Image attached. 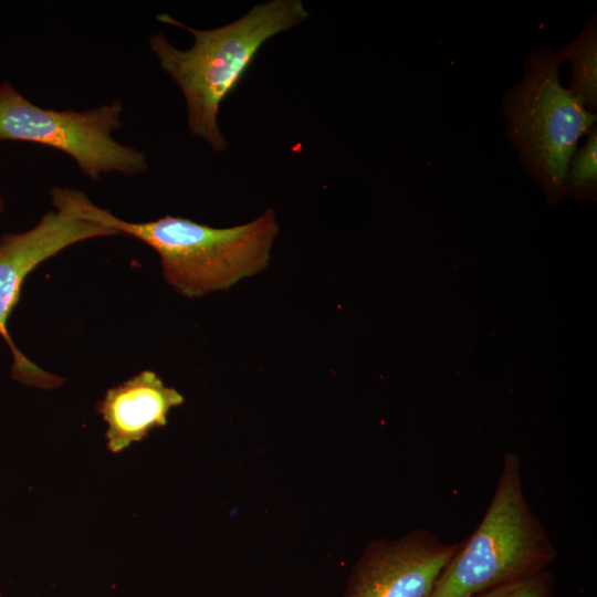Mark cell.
I'll use <instances>...</instances> for the list:
<instances>
[{
	"instance_id": "3",
	"label": "cell",
	"mask_w": 597,
	"mask_h": 597,
	"mask_svg": "<svg viewBox=\"0 0 597 597\" xmlns=\"http://www.w3.org/2000/svg\"><path fill=\"white\" fill-rule=\"evenodd\" d=\"M556 557L544 524L526 500L521 459L507 452L482 520L460 543L430 597H471L547 569Z\"/></svg>"
},
{
	"instance_id": "1",
	"label": "cell",
	"mask_w": 597,
	"mask_h": 597,
	"mask_svg": "<svg viewBox=\"0 0 597 597\" xmlns=\"http://www.w3.org/2000/svg\"><path fill=\"white\" fill-rule=\"evenodd\" d=\"M51 198L54 208L153 248L160 256L166 281L187 297L227 290L264 270L279 232L273 209L244 224L213 228L168 214L146 222L125 221L95 206L85 193L70 188H52Z\"/></svg>"
},
{
	"instance_id": "7",
	"label": "cell",
	"mask_w": 597,
	"mask_h": 597,
	"mask_svg": "<svg viewBox=\"0 0 597 597\" xmlns=\"http://www.w3.org/2000/svg\"><path fill=\"white\" fill-rule=\"evenodd\" d=\"M460 543L427 528L369 542L354 565L343 597H430Z\"/></svg>"
},
{
	"instance_id": "2",
	"label": "cell",
	"mask_w": 597,
	"mask_h": 597,
	"mask_svg": "<svg viewBox=\"0 0 597 597\" xmlns=\"http://www.w3.org/2000/svg\"><path fill=\"white\" fill-rule=\"evenodd\" d=\"M310 12L301 0H270L240 19L210 30L190 28L167 13L156 19L193 35L188 50L175 48L161 34L150 38L160 67L178 84L186 105L190 133L223 151L228 140L218 125L223 100L237 87L260 48L272 36L305 22Z\"/></svg>"
},
{
	"instance_id": "9",
	"label": "cell",
	"mask_w": 597,
	"mask_h": 597,
	"mask_svg": "<svg viewBox=\"0 0 597 597\" xmlns=\"http://www.w3.org/2000/svg\"><path fill=\"white\" fill-rule=\"evenodd\" d=\"M558 61H570L569 90L593 112L597 106V29L596 20L589 21L582 33L567 46L556 52Z\"/></svg>"
},
{
	"instance_id": "12",
	"label": "cell",
	"mask_w": 597,
	"mask_h": 597,
	"mask_svg": "<svg viewBox=\"0 0 597 597\" xmlns=\"http://www.w3.org/2000/svg\"><path fill=\"white\" fill-rule=\"evenodd\" d=\"M4 211V201L2 197L0 196V213Z\"/></svg>"
},
{
	"instance_id": "11",
	"label": "cell",
	"mask_w": 597,
	"mask_h": 597,
	"mask_svg": "<svg viewBox=\"0 0 597 597\" xmlns=\"http://www.w3.org/2000/svg\"><path fill=\"white\" fill-rule=\"evenodd\" d=\"M471 597H554V577L548 569L480 591Z\"/></svg>"
},
{
	"instance_id": "6",
	"label": "cell",
	"mask_w": 597,
	"mask_h": 597,
	"mask_svg": "<svg viewBox=\"0 0 597 597\" xmlns=\"http://www.w3.org/2000/svg\"><path fill=\"white\" fill-rule=\"evenodd\" d=\"M48 211L28 231L0 237V335L12 354V378L42 389L59 387L63 379L29 359L14 345L8 321L18 305L27 276L42 262L77 242L118 234L105 226L87 221L61 208Z\"/></svg>"
},
{
	"instance_id": "4",
	"label": "cell",
	"mask_w": 597,
	"mask_h": 597,
	"mask_svg": "<svg viewBox=\"0 0 597 597\" xmlns=\"http://www.w3.org/2000/svg\"><path fill=\"white\" fill-rule=\"evenodd\" d=\"M556 52L542 48L525 60L522 80L504 96L507 135L549 205L565 193L568 167L596 114L559 81Z\"/></svg>"
},
{
	"instance_id": "10",
	"label": "cell",
	"mask_w": 597,
	"mask_h": 597,
	"mask_svg": "<svg viewBox=\"0 0 597 597\" xmlns=\"http://www.w3.org/2000/svg\"><path fill=\"white\" fill-rule=\"evenodd\" d=\"M597 190V129L573 156L565 182V193L576 199L594 200Z\"/></svg>"
},
{
	"instance_id": "5",
	"label": "cell",
	"mask_w": 597,
	"mask_h": 597,
	"mask_svg": "<svg viewBox=\"0 0 597 597\" xmlns=\"http://www.w3.org/2000/svg\"><path fill=\"white\" fill-rule=\"evenodd\" d=\"M122 112L119 101L86 111L42 108L4 80L0 84V140L57 149L93 180L102 174H144L148 169L145 154L113 138L112 133L123 126Z\"/></svg>"
},
{
	"instance_id": "8",
	"label": "cell",
	"mask_w": 597,
	"mask_h": 597,
	"mask_svg": "<svg viewBox=\"0 0 597 597\" xmlns=\"http://www.w3.org/2000/svg\"><path fill=\"white\" fill-rule=\"evenodd\" d=\"M184 396L151 370H143L113 388L97 404V412L107 423V448L118 453L147 438L154 428L164 427L174 407Z\"/></svg>"
}]
</instances>
